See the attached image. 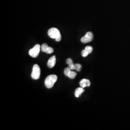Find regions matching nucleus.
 I'll return each instance as SVG.
<instances>
[{
	"mask_svg": "<svg viewBox=\"0 0 130 130\" xmlns=\"http://www.w3.org/2000/svg\"><path fill=\"white\" fill-rule=\"evenodd\" d=\"M49 36L52 39H55L56 42H60L61 40V35L59 30L55 28H51L48 31Z\"/></svg>",
	"mask_w": 130,
	"mask_h": 130,
	"instance_id": "f257e3e1",
	"label": "nucleus"
},
{
	"mask_svg": "<svg viewBox=\"0 0 130 130\" xmlns=\"http://www.w3.org/2000/svg\"><path fill=\"white\" fill-rule=\"evenodd\" d=\"M57 79V76L56 75H50L47 77L44 83L47 88H52Z\"/></svg>",
	"mask_w": 130,
	"mask_h": 130,
	"instance_id": "f03ea898",
	"label": "nucleus"
},
{
	"mask_svg": "<svg viewBox=\"0 0 130 130\" xmlns=\"http://www.w3.org/2000/svg\"><path fill=\"white\" fill-rule=\"evenodd\" d=\"M41 74V69L39 65L35 64L33 67L31 77L33 79H38L40 78Z\"/></svg>",
	"mask_w": 130,
	"mask_h": 130,
	"instance_id": "7ed1b4c3",
	"label": "nucleus"
},
{
	"mask_svg": "<svg viewBox=\"0 0 130 130\" xmlns=\"http://www.w3.org/2000/svg\"><path fill=\"white\" fill-rule=\"evenodd\" d=\"M41 46L39 44L35 45L33 48L29 50V55L33 58H35L37 57L40 51Z\"/></svg>",
	"mask_w": 130,
	"mask_h": 130,
	"instance_id": "20e7f679",
	"label": "nucleus"
},
{
	"mask_svg": "<svg viewBox=\"0 0 130 130\" xmlns=\"http://www.w3.org/2000/svg\"><path fill=\"white\" fill-rule=\"evenodd\" d=\"M93 38V35L92 32H88L85 35V36L81 38V42L84 43H86L92 41Z\"/></svg>",
	"mask_w": 130,
	"mask_h": 130,
	"instance_id": "39448f33",
	"label": "nucleus"
},
{
	"mask_svg": "<svg viewBox=\"0 0 130 130\" xmlns=\"http://www.w3.org/2000/svg\"><path fill=\"white\" fill-rule=\"evenodd\" d=\"M56 63V57L55 56H52L48 61L47 66L49 68H53Z\"/></svg>",
	"mask_w": 130,
	"mask_h": 130,
	"instance_id": "423d86ee",
	"label": "nucleus"
},
{
	"mask_svg": "<svg viewBox=\"0 0 130 130\" xmlns=\"http://www.w3.org/2000/svg\"><path fill=\"white\" fill-rule=\"evenodd\" d=\"M79 85L81 87L84 88L86 86H90L91 85V82L88 79H82L79 82Z\"/></svg>",
	"mask_w": 130,
	"mask_h": 130,
	"instance_id": "0eeeda50",
	"label": "nucleus"
},
{
	"mask_svg": "<svg viewBox=\"0 0 130 130\" xmlns=\"http://www.w3.org/2000/svg\"><path fill=\"white\" fill-rule=\"evenodd\" d=\"M84 91H85V90H84V88H83V87H79V88L76 89L75 91V96L76 98H79L81 95L82 93H84Z\"/></svg>",
	"mask_w": 130,
	"mask_h": 130,
	"instance_id": "6e6552de",
	"label": "nucleus"
},
{
	"mask_svg": "<svg viewBox=\"0 0 130 130\" xmlns=\"http://www.w3.org/2000/svg\"><path fill=\"white\" fill-rule=\"evenodd\" d=\"M76 76H77V73L75 72L74 71H72L71 70L70 71L69 74L68 75V77H69L70 79H74Z\"/></svg>",
	"mask_w": 130,
	"mask_h": 130,
	"instance_id": "1a4fd4ad",
	"label": "nucleus"
},
{
	"mask_svg": "<svg viewBox=\"0 0 130 130\" xmlns=\"http://www.w3.org/2000/svg\"><path fill=\"white\" fill-rule=\"evenodd\" d=\"M48 47H49L48 45H47V44H46V43L42 44V46H41V49H42V52L46 53Z\"/></svg>",
	"mask_w": 130,
	"mask_h": 130,
	"instance_id": "9d476101",
	"label": "nucleus"
},
{
	"mask_svg": "<svg viewBox=\"0 0 130 130\" xmlns=\"http://www.w3.org/2000/svg\"><path fill=\"white\" fill-rule=\"evenodd\" d=\"M82 68V65L79 64H75V70H76L77 71L79 72L81 71Z\"/></svg>",
	"mask_w": 130,
	"mask_h": 130,
	"instance_id": "9b49d317",
	"label": "nucleus"
},
{
	"mask_svg": "<svg viewBox=\"0 0 130 130\" xmlns=\"http://www.w3.org/2000/svg\"><path fill=\"white\" fill-rule=\"evenodd\" d=\"M85 49L88 52L89 54H91L93 50V47L92 46H87L86 47Z\"/></svg>",
	"mask_w": 130,
	"mask_h": 130,
	"instance_id": "f8f14e48",
	"label": "nucleus"
},
{
	"mask_svg": "<svg viewBox=\"0 0 130 130\" xmlns=\"http://www.w3.org/2000/svg\"><path fill=\"white\" fill-rule=\"evenodd\" d=\"M54 49L52 47H48L46 52V53L48 54H52L54 52Z\"/></svg>",
	"mask_w": 130,
	"mask_h": 130,
	"instance_id": "ddd939ff",
	"label": "nucleus"
},
{
	"mask_svg": "<svg viewBox=\"0 0 130 130\" xmlns=\"http://www.w3.org/2000/svg\"><path fill=\"white\" fill-rule=\"evenodd\" d=\"M89 53L85 49L83 50L82 52V55L83 57H86L88 55Z\"/></svg>",
	"mask_w": 130,
	"mask_h": 130,
	"instance_id": "4468645a",
	"label": "nucleus"
},
{
	"mask_svg": "<svg viewBox=\"0 0 130 130\" xmlns=\"http://www.w3.org/2000/svg\"><path fill=\"white\" fill-rule=\"evenodd\" d=\"M70 70H75V64L73 63V62L70 63L69 65V67H68Z\"/></svg>",
	"mask_w": 130,
	"mask_h": 130,
	"instance_id": "2eb2a0df",
	"label": "nucleus"
},
{
	"mask_svg": "<svg viewBox=\"0 0 130 130\" xmlns=\"http://www.w3.org/2000/svg\"><path fill=\"white\" fill-rule=\"evenodd\" d=\"M71 70H70L69 68H65V70H64V74H65V75L68 77V75L69 74V73H70V72Z\"/></svg>",
	"mask_w": 130,
	"mask_h": 130,
	"instance_id": "dca6fc26",
	"label": "nucleus"
},
{
	"mask_svg": "<svg viewBox=\"0 0 130 130\" xmlns=\"http://www.w3.org/2000/svg\"><path fill=\"white\" fill-rule=\"evenodd\" d=\"M73 62V61L71 59V58H68L67 59V60H66V63H67V64H68V65H69L70 64V63H72Z\"/></svg>",
	"mask_w": 130,
	"mask_h": 130,
	"instance_id": "f3484780",
	"label": "nucleus"
}]
</instances>
